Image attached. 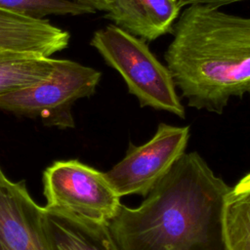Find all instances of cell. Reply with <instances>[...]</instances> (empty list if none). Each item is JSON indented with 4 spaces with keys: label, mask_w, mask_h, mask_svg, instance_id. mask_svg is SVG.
<instances>
[{
    "label": "cell",
    "mask_w": 250,
    "mask_h": 250,
    "mask_svg": "<svg viewBox=\"0 0 250 250\" xmlns=\"http://www.w3.org/2000/svg\"><path fill=\"white\" fill-rule=\"evenodd\" d=\"M222 229L226 250H250V172L227 192Z\"/></svg>",
    "instance_id": "cell-11"
},
{
    "label": "cell",
    "mask_w": 250,
    "mask_h": 250,
    "mask_svg": "<svg viewBox=\"0 0 250 250\" xmlns=\"http://www.w3.org/2000/svg\"><path fill=\"white\" fill-rule=\"evenodd\" d=\"M229 188L198 153H184L140 206L121 203L106 226L119 250H226Z\"/></svg>",
    "instance_id": "cell-1"
},
{
    "label": "cell",
    "mask_w": 250,
    "mask_h": 250,
    "mask_svg": "<svg viewBox=\"0 0 250 250\" xmlns=\"http://www.w3.org/2000/svg\"><path fill=\"white\" fill-rule=\"evenodd\" d=\"M0 250H56L47 228V211L24 182L11 181L0 167Z\"/></svg>",
    "instance_id": "cell-7"
},
{
    "label": "cell",
    "mask_w": 250,
    "mask_h": 250,
    "mask_svg": "<svg viewBox=\"0 0 250 250\" xmlns=\"http://www.w3.org/2000/svg\"><path fill=\"white\" fill-rule=\"evenodd\" d=\"M69 33L46 20L21 17L0 10V51H17L50 57L63 50Z\"/></svg>",
    "instance_id": "cell-9"
},
{
    "label": "cell",
    "mask_w": 250,
    "mask_h": 250,
    "mask_svg": "<svg viewBox=\"0 0 250 250\" xmlns=\"http://www.w3.org/2000/svg\"><path fill=\"white\" fill-rule=\"evenodd\" d=\"M102 73L70 60L55 59L53 72L47 78L13 92L0 95V108L19 115L37 117L46 125L74 127L72 104L92 96Z\"/></svg>",
    "instance_id": "cell-4"
},
{
    "label": "cell",
    "mask_w": 250,
    "mask_h": 250,
    "mask_svg": "<svg viewBox=\"0 0 250 250\" xmlns=\"http://www.w3.org/2000/svg\"><path fill=\"white\" fill-rule=\"evenodd\" d=\"M74 1L87 5L93 8L95 11H102V12L106 11L107 0H74Z\"/></svg>",
    "instance_id": "cell-14"
},
{
    "label": "cell",
    "mask_w": 250,
    "mask_h": 250,
    "mask_svg": "<svg viewBox=\"0 0 250 250\" xmlns=\"http://www.w3.org/2000/svg\"><path fill=\"white\" fill-rule=\"evenodd\" d=\"M0 10L36 20L49 15L81 16L96 12L74 0H0Z\"/></svg>",
    "instance_id": "cell-13"
},
{
    "label": "cell",
    "mask_w": 250,
    "mask_h": 250,
    "mask_svg": "<svg viewBox=\"0 0 250 250\" xmlns=\"http://www.w3.org/2000/svg\"><path fill=\"white\" fill-rule=\"evenodd\" d=\"M181 9L178 0H107L104 17L150 42L172 32Z\"/></svg>",
    "instance_id": "cell-8"
},
{
    "label": "cell",
    "mask_w": 250,
    "mask_h": 250,
    "mask_svg": "<svg viewBox=\"0 0 250 250\" xmlns=\"http://www.w3.org/2000/svg\"><path fill=\"white\" fill-rule=\"evenodd\" d=\"M221 7H184L164 53L188 105L221 114L231 98L250 97V17Z\"/></svg>",
    "instance_id": "cell-2"
},
{
    "label": "cell",
    "mask_w": 250,
    "mask_h": 250,
    "mask_svg": "<svg viewBox=\"0 0 250 250\" xmlns=\"http://www.w3.org/2000/svg\"><path fill=\"white\" fill-rule=\"evenodd\" d=\"M47 211V228L56 250H119L106 225Z\"/></svg>",
    "instance_id": "cell-10"
},
{
    "label": "cell",
    "mask_w": 250,
    "mask_h": 250,
    "mask_svg": "<svg viewBox=\"0 0 250 250\" xmlns=\"http://www.w3.org/2000/svg\"><path fill=\"white\" fill-rule=\"evenodd\" d=\"M193 1L196 3H200V4H208V5H212V6L223 7L225 5L241 2V1H246V0H193Z\"/></svg>",
    "instance_id": "cell-15"
},
{
    "label": "cell",
    "mask_w": 250,
    "mask_h": 250,
    "mask_svg": "<svg viewBox=\"0 0 250 250\" xmlns=\"http://www.w3.org/2000/svg\"><path fill=\"white\" fill-rule=\"evenodd\" d=\"M46 210L107 225L121 202L105 174L76 159L55 161L43 173Z\"/></svg>",
    "instance_id": "cell-5"
},
{
    "label": "cell",
    "mask_w": 250,
    "mask_h": 250,
    "mask_svg": "<svg viewBox=\"0 0 250 250\" xmlns=\"http://www.w3.org/2000/svg\"><path fill=\"white\" fill-rule=\"evenodd\" d=\"M91 45L121 75L129 93L142 107L149 106L185 118V107L173 76L146 42L115 24H108L94 33Z\"/></svg>",
    "instance_id": "cell-3"
},
{
    "label": "cell",
    "mask_w": 250,
    "mask_h": 250,
    "mask_svg": "<svg viewBox=\"0 0 250 250\" xmlns=\"http://www.w3.org/2000/svg\"><path fill=\"white\" fill-rule=\"evenodd\" d=\"M55 59L39 54L0 51V95L33 85L51 75Z\"/></svg>",
    "instance_id": "cell-12"
},
{
    "label": "cell",
    "mask_w": 250,
    "mask_h": 250,
    "mask_svg": "<svg viewBox=\"0 0 250 250\" xmlns=\"http://www.w3.org/2000/svg\"><path fill=\"white\" fill-rule=\"evenodd\" d=\"M188 139V126L160 123L148 142L130 144L125 156L104 174L120 197L146 196L185 153Z\"/></svg>",
    "instance_id": "cell-6"
}]
</instances>
